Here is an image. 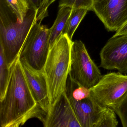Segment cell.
I'll return each instance as SVG.
<instances>
[{
  "label": "cell",
  "instance_id": "obj_1",
  "mask_svg": "<svg viewBox=\"0 0 127 127\" xmlns=\"http://www.w3.org/2000/svg\"><path fill=\"white\" fill-rule=\"evenodd\" d=\"M10 77L5 96L0 101L1 127H19L35 118L43 123L46 112L37 102L25 75L19 55L10 65Z\"/></svg>",
  "mask_w": 127,
  "mask_h": 127
},
{
  "label": "cell",
  "instance_id": "obj_2",
  "mask_svg": "<svg viewBox=\"0 0 127 127\" xmlns=\"http://www.w3.org/2000/svg\"><path fill=\"white\" fill-rule=\"evenodd\" d=\"M0 0V45L10 67L19 55L30 31L37 21L38 10L30 8L23 21L21 22L5 0Z\"/></svg>",
  "mask_w": 127,
  "mask_h": 127
},
{
  "label": "cell",
  "instance_id": "obj_3",
  "mask_svg": "<svg viewBox=\"0 0 127 127\" xmlns=\"http://www.w3.org/2000/svg\"><path fill=\"white\" fill-rule=\"evenodd\" d=\"M72 40L62 34L50 48L43 71L50 102L54 105L65 92L70 71Z\"/></svg>",
  "mask_w": 127,
  "mask_h": 127
},
{
  "label": "cell",
  "instance_id": "obj_4",
  "mask_svg": "<svg viewBox=\"0 0 127 127\" xmlns=\"http://www.w3.org/2000/svg\"><path fill=\"white\" fill-rule=\"evenodd\" d=\"M65 93L81 127H94L107 109L96 101L90 89L74 81L69 74Z\"/></svg>",
  "mask_w": 127,
  "mask_h": 127
},
{
  "label": "cell",
  "instance_id": "obj_5",
  "mask_svg": "<svg viewBox=\"0 0 127 127\" xmlns=\"http://www.w3.org/2000/svg\"><path fill=\"white\" fill-rule=\"evenodd\" d=\"M36 21L30 31L19 54L21 61L38 70H43L50 49V30Z\"/></svg>",
  "mask_w": 127,
  "mask_h": 127
},
{
  "label": "cell",
  "instance_id": "obj_6",
  "mask_svg": "<svg viewBox=\"0 0 127 127\" xmlns=\"http://www.w3.org/2000/svg\"><path fill=\"white\" fill-rule=\"evenodd\" d=\"M69 74L74 81L89 89L95 86L102 76L84 44L80 40L72 43Z\"/></svg>",
  "mask_w": 127,
  "mask_h": 127
},
{
  "label": "cell",
  "instance_id": "obj_7",
  "mask_svg": "<svg viewBox=\"0 0 127 127\" xmlns=\"http://www.w3.org/2000/svg\"><path fill=\"white\" fill-rule=\"evenodd\" d=\"M90 90L99 104L111 108L127 95V75L119 72L107 73Z\"/></svg>",
  "mask_w": 127,
  "mask_h": 127
},
{
  "label": "cell",
  "instance_id": "obj_8",
  "mask_svg": "<svg viewBox=\"0 0 127 127\" xmlns=\"http://www.w3.org/2000/svg\"><path fill=\"white\" fill-rule=\"evenodd\" d=\"M93 11L108 32H116L127 21V0H94Z\"/></svg>",
  "mask_w": 127,
  "mask_h": 127
},
{
  "label": "cell",
  "instance_id": "obj_9",
  "mask_svg": "<svg viewBox=\"0 0 127 127\" xmlns=\"http://www.w3.org/2000/svg\"><path fill=\"white\" fill-rule=\"evenodd\" d=\"M100 67L127 75V35L110 38L99 53Z\"/></svg>",
  "mask_w": 127,
  "mask_h": 127
},
{
  "label": "cell",
  "instance_id": "obj_10",
  "mask_svg": "<svg viewBox=\"0 0 127 127\" xmlns=\"http://www.w3.org/2000/svg\"><path fill=\"white\" fill-rule=\"evenodd\" d=\"M45 127H81L64 92L43 123Z\"/></svg>",
  "mask_w": 127,
  "mask_h": 127
},
{
  "label": "cell",
  "instance_id": "obj_11",
  "mask_svg": "<svg viewBox=\"0 0 127 127\" xmlns=\"http://www.w3.org/2000/svg\"><path fill=\"white\" fill-rule=\"evenodd\" d=\"M20 62L34 97L47 116L51 110L52 106L43 71L35 69L24 62Z\"/></svg>",
  "mask_w": 127,
  "mask_h": 127
},
{
  "label": "cell",
  "instance_id": "obj_12",
  "mask_svg": "<svg viewBox=\"0 0 127 127\" xmlns=\"http://www.w3.org/2000/svg\"><path fill=\"white\" fill-rule=\"evenodd\" d=\"M72 9V8L68 6L59 8L56 19L52 26L49 29L50 47L62 34L63 30Z\"/></svg>",
  "mask_w": 127,
  "mask_h": 127
},
{
  "label": "cell",
  "instance_id": "obj_13",
  "mask_svg": "<svg viewBox=\"0 0 127 127\" xmlns=\"http://www.w3.org/2000/svg\"><path fill=\"white\" fill-rule=\"evenodd\" d=\"M88 11L87 9L84 8L73 9L63 30L62 34L66 35L72 40L76 30Z\"/></svg>",
  "mask_w": 127,
  "mask_h": 127
},
{
  "label": "cell",
  "instance_id": "obj_14",
  "mask_svg": "<svg viewBox=\"0 0 127 127\" xmlns=\"http://www.w3.org/2000/svg\"><path fill=\"white\" fill-rule=\"evenodd\" d=\"M10 67L8 65L2 47L0 45V100L5 96L10 77Z\"/></svg>",
  "mask_w": 127,
  "mask_h": 127
},
{
  "label": "cell",
  "instance_id": "obj_15",
  "mask_svg": "<svg viewBox=\"0 0 127 127\" xmlns=\"http://www.w3.org/2000/svg\"><path fill=\"white\" fill-rule=\"evenodd\" d=\"M116 114L111 108L107 107L94 127H116L118 125Z\"/></svg>",
  "mask_w": 127,
  "mask_h": 127
},
{
  "label": "cell",
  "instance_id": "obj_16",
  "mask_svg": "<svg viewBox=\"0 0 127 127\" xmlns=\"http://www.w3.org/2000/svg\"><path fill=\"white\" fill-rule=\"evenodd\" d=\"M20 22H23L30 8L26 0H5Z\"/></svg>",
  "mask_w": 127,
  "mask_h": 127
},
{
  "label": "cell",
  "instance_id": "obj_17",
  "mask_svg": "<svg viewBox=\"0 0 127 127\" xmlns=\"http://www.w3.org/2000/svg\"><path fill=\"white\" fill-rule=\"evenodd\" d=\"M94 0H60L59 6H68L73 9L84 8L93 11Z\"/></svg>",
  "mask_w": 127,
  "mask_h": 127
},
{
  "label": "cell",
  "instance_id": "obj_18",
  "mask_svg": "<svg viewBox=\"0 0 127 127\" xmlns=\"http://www.w3.org/2000/svg\"><path fill=\"white\" fill-rule=\"evenodd\" d=\"M119 117L123 127H127V95L119 104L111 108Z\"/></svg>",
  "mask_w": 127,
  "mask_h": 127
},
{
  "label": "cell",
  "instance_id": "obj_19",
  "mask_svg": "<svg viewBox=\"0 0 127 127\" xmlns=\"http://www.w3.org/2000/svg\"><path fill=\"white\" fill-rule=\"evenodd\" d=\"M56 0H44L38 10L37 21H42L44 18L48 16V9L49 6Z\"/></svg>",
  "mask_w": 127,
  "mask_h": 127
},
{
  "label": "cell",
  "instance_id": "obj_20",
  "mask_svg": "<svg viewBox=\"0 0 127 127\" xmlns=\"http://www.w3.org/2000/svg\"><path fill=\"white\" fill-rule=\"evenodd\" d=\"M30 8L38 10L44 0H26Z\"/></svg>",
  "mask_w": 127,
  "mask_h": 127
},
{
  "label": "cell",
  "instance_id": "obj_21",
  "mask_svg": "<svg viewBox=\"0 0 127 127\" xmlns=\"http://www.w3.org/2000/svg\"><path fill=\"white\" fill-rule=\"evenodd\" d=\"M123 35H127V21L116 32L113 37Z\"/></svg>",
  "mask_w": 127,
  "mask_h": 127
}]
</instances>
